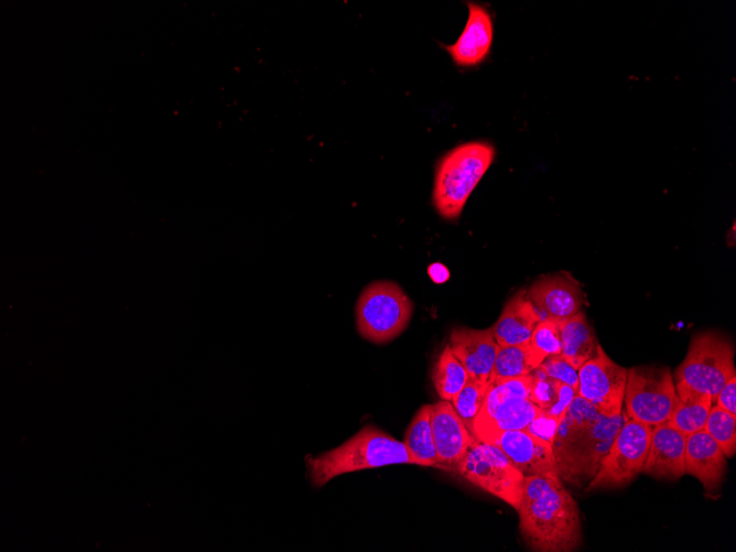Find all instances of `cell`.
Wrapping results in <instances>:
<instances>
[{"label": "cell", "instance_id": "31", "mask_svg": "<svg viewBox=\"0 0 736 552\" xmlns=\"http://www.w3.org/2000/svg\"><path fill=\"white\" fill-rule=\"evenodd\" d=\"M576 394L577 390L573 387L558 382L556 399L543 412L554 419L561 420Z\"/></svg>", "mask_w": 736, "mask_h": 552}, {"label": "cell", "instance_id": "19", "mask_svg": "<svg viewBox=\"0 0 736 552\" xmlns=\"http://www.w3.org/2000/svg\"><path fill=\"white\" fill-rule=\"evenodd\" d=\"M540 317L526 296V290L516 292L505 304L500 316L491 326L499 346L529 343Z\"/></svg>", "mask_w": 736, "mask_h": 552}, {"label": "cell", "instance_id": "15", "mask_svg": "<svg viewBox=\"0 0 736 552\" xmlns=\"http://www.w3.org/2000/svg\"><path fill=\"white\" fill-rule=\"evenodd\" d=\"M448 345L469 378L489 385L499 349L491 327L485 329L457 327L452 331Z\"/></svg>", "mask_w": 736, "mask_h": 552}, {"label": "cell", "instance_id": "7", "mask_svg": "<svg viewBox=\"0 0 736 552\" xmlns=\"http://www.w3.org/2000/svg\"><path fill=\"white\" fill-rule=\"evenodd\" d=\"M412 314L413 304L397 283L375 281L361 291L357 300V331L374 344H386L407 328Z\"/></svg>", "mask_w": 736, "mask_h": 552}, {"label": "cell", "instance_id": "13", "mask_svg": "<svg viewBox=\"0 0 736 552\" xmlns=\"http://www.w3.org/2000/svg\"><path fill=\"white\" fill-rule=\"evenodd\" d=\"M430 420L437 468L454 474L474 435L468 432L451 401L441 399L430 404Z\"/></svg>", "mask_w": 736, "mask_h": 552}, {"label": "cell", "instance_id": "25", "mask_svg": "<svg viewBox=\"0 0 736 552\" xmlns=\"http://www.w3.org/2000/svg\"><path fill=\"white\" fill-rule=\"evenodd\" d=\"M704 430L714 439L726 457L736 452V415L713 404L707 415Z\"/></svg>", "mask_w": 736, "mask_h": 552}, {"label": "cell", "instance_id": "24", "mask_svg": "<svg viewBox=\"0 0 736 552\" xmlns=\"http://www.w3.org/2000/svg\"><path fill=\"white\" fill-rule=\"evenodd\" d=\"M538 366L529 343L499 346L490 381L500 378L528 376Z\"/></svg>", "mask_w": 736, "mask_h": 552}, {"label": "cell", "instance_id": "6", "mask_svg": "<svg viewBox=\"0 0 736 552\" xmlns=\"http://www.w3.org/2000/svg\"><path fill=\"white\" fill-rule=\"evenodd\" d=\"M735 376L734 346L728 337L714 331L692 337L688 353L674 372L675 383L710 394L713 404L723 386Z\"/></svg>", "mask_w": 736, "mask_h": 552}, {"label": "cell", "instance_id": "8", "mask_svg": "<svg viewBox=\"0 0 736 552\" xmlns=\"http://www.w3.org/2000/svg\"><path fill=\"white\" fill-rule=\"evenodd\" d=\"M454 475L518 510L524 475L497 445L474 436Z\"/></svg>", "mask_w": 736, "mask_h": 552}, {"label": "cell", "instance_id": "27", "mask_svg": "<svg viewBox=\"0 0 736 552\" xmlns=\"http://www.w3.org/2000/svg\"><path fill=\"white\" fill-rule=\"evenodd\" d=\"M529 344L538 365L549 356L561 355L559 324L551 321H540L531 334Z\"/></svg>", "mask_w": 736, "mask_h": 552}, {"label": "cell", "instance_id": "32", "mask_svg": "<svg viewBox=\"0 0 736 552\" xmlns=\"http://www.w3.org/2000/svg\"><path fill=\"white\" fill-rule=\"evenodd\" d=\"M715 404L736 415V376L730 378L719 390Z\"/></svg>", "mask_w": 736, "mask_h": 552}, {"label": "cell", "instance_id": "3", "mask_svg": "<svg viewBox=\"0 0 736 552\" xmlns=\"http://www.w3.org/2000/svg\"><path fill=\"white\" fill-rule=\"evenodd\" d=\"M393 464L419 465L403 442L375 425H365L342 445L305 458L307 478L315 488L339 475Z\"/></svg>", "mask_w": 736, "mask_h": 552}, {"label": "cell", "instance_id": "33", "mask_svg": "<svg viewBox=\"0 0 736 552\" xmlns=\"http://www.w3.org/2000/svg\"><path fill=\"white\" fill-rule=\"evenodd\" d=\"M429 275L434 282L442 283L448 279L450 273L445 266L433 263L429 267Z\"/></svg>", "mask_w": 736, "mask_h": 552}, {"label": "cell", "instance_id": "20", "mask_svg": "<svg viewBox=\"0 0 736 552\" xmlns=\"http://www.w3.org/2000/svg\"><path fill=\"white\" fill-rule=\"evenodd\" d=\"M561 356L576 370L591 359L599 344L586 315L581 311L559 324Z\"/></svg>", "mask_w": 736, "mask_h": 552}, {"label": "cell", "instance_id": "21", "mask_svg": "<svg viewBox=\"0 0 736 552\" xmlns=\"http://www.w3.org/2000/svg\"><path fill=\"white\" fill-rule=\"evenodd\" d=\"M674 385L678 403L668 422L685 435L703 430L713 405L711 396L681 383Z\"/></svg>", "mask_w": 736, "mask_h": 552}, {"label": "cell", "instance_id": "12", "mask_svg": "<svg viewBox=\"0 0 736 552\" xmlns=\"http://www.w3.org/2000/svg\"><path fill=\"white\" fill-rule=\"evenodd\" d=\"M526 296L540 321L558 324L580 313L585 303L580 282L566 273L540 277L526 290Z\"/></svg>", "mask_w": 736, "mask_h": 552}, {"label": "cell", "instance_id": "16", "mask_svg": "<svg viewBox=\"0 0 736 552\" xmlns=\"http://www.w3.org/2000/svg\"><path fill=\"white\" fill-rule=\"evenodd\" d=\"M686 436L669 422L651 426L648 455L641 473L665 479L682 477L685 474Z\"/></svg>", "mask_w": 736, "mask_h": 552}, {"label": "cell", "instance_id": "30", "mask_svg": "<svg viewBox=\"0 0 736 552\" xmlns=\"http://www.w3.org/2000/svg\"><path fill=\"white\" fill-rule=\"evenodd\" d=\"M559 422L560 420L541 411V413L535 416L524 430L551 444Z\"/></svg>", "mask_w": 736, "mask_h": 552}, {"label": "cell", "instance_id": "29", "mask_svg": "<svg viewBox=\"0 0 736 552\" xmlns=\"http://www.w3.org/2000/svg\"><path fill=\"white\" fill-rule=\"evenodd\" d=\"M539 368L542 369L551 379L571 386L577 390V370L561 355L546 357L539 365Z\"/></svg>", "mask_w": 736, "mask_h": 552}, {"label": "cell", "instance_id": "22", "mask_svg": "<svg viewBox=\"0 0 736 552\" xmlns=\"http://www.w3.org/2000/svg\"><path fill=\"white\" fill-rule=\"evenodd\" d=\"M403 443L419 465L437 468V456L430 420V404H424L416 411L405 430Z\"/></svg>", "mask_w": 736, "mask_h": 552}, {"label": "cell", "instance_id": "18", "mask_svg": "<svg viewBox=\"0 0 736 552\" xmlns=\"http://www.w3.org/2000/svg\"><path fill=\"white\" fill-rule=\"evenodd\" d=\"M684 469L708 491L718 489L723 481L726 456L704 429L686 436Z\"/></svg>", "mask_w": 736, "mask_h": 552}, {"label": "cell", "instance_id": "26", "mask_svg": "<svg viewBox=\"0 0 736 552\" xmlns=\"http://www.w3.org/2000/svg\"><path fill=\"white\" fill-rule=\"evenodd\" d=\"M487 387L486 383L468 378L465 386L451 401L472 435H474V421L483 405Z\"/></svg>", "mask_w": 736, "mask_h": 552}, {"label": "cell", "instance_id": "5", "mask_svg": "<svg viewBox=\"0 0 736 552\" xmlns=\"http://www.w3.org/2000/svg\"><path fill=\"white\" fill-rule=\"evenodd\" d=\"M530 385V374L491 380L474 421V436L494 444L504 431L524 430L542 411L529 399Z\"/></svg>", "mask_w": 736, "mask_h": 552}, {"label": "cell", "instance_id": "1", "mask_svg": "<svg viewBox=\"0 0 736 552\" xmlns=\"http://www.w3.org/2000/svg\"><path fill=\"white\" fill-rule=\"evenodd\" d=\"M627 419L626 411L606 416L576 394L551 443L561 481L576 487L588 483Z\"/></svg>", "mask_w": 736, "mask_h": 552}, {"label": "cell", "instance_id": "9", "mask_svg": "<svg viewBox=\"0 0 736 552\" xmlns=\"http://www.w3.org/2000/svg\"><path fill=\"white\" fill-rule=\"evenodd\" d=\"M624 403L629 419L649 426L668 422L678 403L670 368L665 366L629 368Z\"/></svg>", "mask_w": 736, "mask_h": 552}, {"label": "cell", "instance_id": "23", "mask_svg": "<svg viewBox=\"0 0 736 552\" xmlns=\"http://www.w3.org/2000/svg\"><path fill=\"white\" fill-rule=\"evenodd\" d=\"M468 378L466 369L447 344L439 355L431 372L436 393L442 400L452 401Z\"/></svg>", "mask_w": 736, "mask_h": 552}, {"label": "cell", "instance_id": "2", "mask_svg": "<svg viewBox=\"0 0 736 552\" xmlns=\"http://www.w3.org/2000/svg\"><path fill=\"white\" fill-rule=\"evenodd\" d=\"M517 512L520 534L531 551L571 552L581 545L580 509L562 481L524 476Z\"/></svg>", "mask_w": 736, "mask_h": 552}, {"label": "cell", "instance_id": "28", "mask_svg": "<svg viewBox=\"0 0 736 552\" xmlns=\"http://www.w3.org/2000/svg\"><path fill=\"white\" fill-rule=\"evenodd\" d=\"M531 385L529 399L542 411L546 410L556 399L558 381L551 379L542 369L537 367L530 372Z\"/></svg>", "mask_w": 736, "mask_h": 552}, {"label": "cell", "instance_id": "4", "mask_svg": "<svg viewBox=\"0 0 736 552\" xmlns=\"http://www.w3.org/2000/svg\"><path fill=\"white\" fill-rule=\"evenodd\" d=\"M495 158V149L486 142L459 144L444 154L435 169L433 205L444 219H456L478 182Z\"/></svg>", "mask_w": 736, "mask_h": 552}, {"label": "cell", "instance_id": "17", "mask_svg": "<svg viewBox=\"0 0 736 552\" xmlns=\"http://www.w3.org/2000/svg\"><path fill=\"white\" fill-rule=\"evenodd\" d=\"M468 18L463 32L445 50L453 62L462 67L480 64L489 54L494 37L493 20L489 11L481 4L468 2Z\"/></svg>", "mask_w": 736, "mask_h": 552}, {"label": "cell", "instance_id": "11", "mask_svg": "<svg viewBox=\"0 0 736 552\" xmlns=\"http://www.w3.org/2000/svg\"><path fill=\"white\" fill-rule=\"evenodd\" d=\"M628 369L615 362L597 345L595 355L577 370V394L606 415L621 413Z\"/></svg>", "mask_w": 736, "mask_h": 552}, {"label": "cell", "instance_id": "14", "mask_svg": "<svg viewBox=\"0 0 736 552\" xmlns=\"http://www.w3.org/2000/svg\"><path fill=\"white\" fill-rule=\"evenodd\" d=\"M524 476H543L561 481L552 446L526 430L501 432L495 443Z\"/></svg>", "mask_w": 736, "mask_h": 552}, {"label": "cell", "instance_id": "10", "mask_svg": "<svg viewBox=\"0 0 736 552\" xmlns=\"http://www.w3.org/2000/svg\"><path fill=\"white\" fill-rule=\"evenodd\" d=\"M650 434L651 426L628 418L588 481L586 491L621 487L639 475L648 455Z\"/></svg>", "mask_w": 736, "mask_h": 552}]
</instances>
